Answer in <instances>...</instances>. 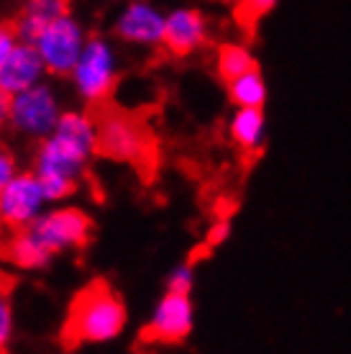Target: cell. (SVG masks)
<instances>
[{
  "mask_svg": "<svg viewBox=\"0 0 351 354\" xmlns=\"http://www.w3.org/2000/svg\"><path fill=\"white\" fill-rule=\"evenodd\" d=\"M277 3L280 0H236V16L244 26H252L267 13H272L277 8Z\"/></svg>",
  "mask_w": 351,
  "mask_h": 354,
  "instance_id": "18",
  "label": "cell"
},
{
  "mask_svg": "<svg viewBox=\"0 0 351 354\" xmlns=\"http://www.w3.org/2000/svg\"><path fill=\"white\" fill-rule=\"evenodd\" d=\"M85 44H88L85 31L67 13L59 16L57 21H52L34 39V46L39 49L41 59H44L46 72H52V75H72Z\"/></svg>",
  "mask_w": 351,
  "mask_h": 354,
  "instance_id": "5",
  "label": "cell"
},
{
  "mask_svg": "<svg viewBox=\"0 0 351 354\" xmlns=\"http://www.w3.org/2000/svg\"><path fill=\"white\" fill-rule=\"evenodd\" d=\"M8 115H10V95H6L0 90V121H6Z\"/></svg>",
  "mask_w": 351,
  "mask_h": 354,
  "instance_id": "24",
  "label": "cell"
},
{
  "mask_svg": "<svg viewBox=\"0 0 351 354\" xmlns=\"http://www.w3.org/2000/svg\"><path fill=\"white\" fill-rule=\"evenodd\" d=\"M21 41V34H18L16 26H3L0 24V64L8 59V54L13 52Z\"/></svg>",
  "mask_w": 351,
  "mask_h": 354,
  "instance_id": "22",
  "label": "cell"
},
{
  "mask_svg": "<svg viewBox=\"0 0 351 354\" xmlns=\"http://www.w3.org/2000/svg\"><path fill=\"white\" fill-rule=\"evenodd\" d=\"M28 229L36 234V239L41 241L52 254L77 249L90 239V216L79 208H57V211L41 213Z\"/></svg>",
  "mask_w": 351,
  "mask_h": 354,
  "instance_id": "8",
  "label": "cell"
},
{
  "mask_svg": "<svg viewBox=\"0 0 351 354\" xmlns=\"http://www.w3.org/2000/svg\"><path fill=\"white\" fill-rule=\"evenodd\" d=\"M46 72V64L41 59L34 41H18V46L8 54V59L0 64V90L6 95H18L21 90H28L39 85Z\"/></svg>",
  "mask_w": 351,
  "mask_h": 354,
  "instance_id": "10",
  "label": "cell"
},
{
  "mask_svg": "<svg viewBox=\"0 0 351 354\" xmlns=\"http://www.w3.org/2000/svg\"><path fill=\"white\" fill-rule=\"evenodd\" d=\"M115 52L106 39H90L77 64L72 70V82L88 103H103L115 88Z\"/></svg>",
  "mask_w": 351,
  "mask_h": 354,
  "instance_id": "4",
  "label": "cell"
},
{
  "mask_svg": "<svg viewBox=\"0 0 351 354\" xmlns=\"http://www.w3.org/2000/svg\"><path fill=\"white\" fill-rule=\"evenodd\" d=\"M97 151V121L88 113H61L54 131L44 136L36 175L44 185L49 203L70 198L77 177L82 175L90 157Z\"/></svg>",
  "mask_w": 351,
  "mask_h": 354,
  "instance_id": "1",
  "label": "cell"
},
{
  "mask_svg": "<svg viewBox=\"0 0 351 354\" xmlns=\"http://www.w3.org/2000/svg\"><path fill=\"white\" fill-rule=\"evenodd\" d=\"M193 283H195V272L190 265H180L175 267L167 277V290H175V292H190L193 290Z\"/></svg>",
  "mask_w": 351,
  "mask_h": 354,
  "instance_id": "19",
  "label": "cell"
},
{
  "mask_svg": "<svg viewBox=\"0 0 351 354\" xmlns=\"http://www.w3.org/2000/svg\"><path fill=\"white\" fill-rule=\"evenodd\" d=\"M16 175V162L6 149H0V190L8 185L10 180Z\"/></svg>",
  "mask_w": 351,
  "mask_h": 354,
  "instance_id": "23",
  "label": "cell"
},
{
  "mask_svg": "<svg viewBox=\"0 0 351 354\" xmlns=\"http://www.w3.org/2000/svg\"><path fill=\"white\" fill-rule=\"evenodd\" d=\"M6 257L21 270H39L49 262L52 252L36 239V234L26 226V229H16V236L6 244Z\"/></svg>",
  "mask_w": 351,
  "mask_h": 354,
  "instance_id": "15",
  "label": "cell"
},
{
  "mask_svg": "<svg viewBox=\"0 0 351 354\" xmlns=\"http://www.w3.org/2000/svg\"><path fill=\"white\" fill-rule=\"evenodd\" d=\"M49 198L36 172H16L8 185L0 190V218L10 229H26L44 213Z\"/></svg>",
  "mask_w": 351,
  "mask_h": 354,
  "instance_id": "7",
  "label": "cell"
},
{
  "mask_svg": "<svg viewBox=\"0 0 351 354\" xmlns=\"http://www.w3.org/2000/svg\"><path fill=\"white\" fill-rule=\"evenodd\" d=\"M164 24H167V16H162L159 8H154L146 0H133L118 16L115 31L123 41L154 46L164 41Z\"/></svg>",
  "mask_w": 351,
  "mask_h": 354,
  "instance_id": "11",
  "label": "cell"
},
{
  "mask_svg": "<svg viewBox=\"0 0 351 354\" xmlns=\"http://www.w3.org/2000/svg\"><path fill=\"white\" fill-rule=\"evenodd\" d=\"M126 326V306L118 292L103 280L85 285L72 298L67 321L61 326V344H103L111 342Z\"/></svg>",
  "mask_w": 351,
  "mask_h": 354,
  "instance_id": "2",
  "label": "cell"
},
{
  "mask_svg": "<svg viewBox=\"0 0 351 354\" xmlns=\"http://www.w3.org/2000/svg\"><path fill=\"white\" fill-rule=\"evenodd\" d=\"M193 321L195 310L190 292L167 290V295L157 303V308L151 313L149 326L144 328V339L162 342V344H180L190 337Z\"/></svg>",
  "mask_w": 351,
  "mask_h": 354,
  "instance_id": "9",
  "label": "cell"
},
{
  "mask_svg": "<svg viewBox=\"0 0 351 354\" xmlns=\"http://www.w3.org/2000/svg\"><path fill=\"white\" fill-rule=\"evenodd\" d=\"M254 67L256 59L246 44H223L218 49V54H216V70H218L223 82L236 80L238 75L254 70Z\"/></svg>",
  "mask_w": 351,
  "mask_h": 354,
  "instance_id": "17",
  "label": "cell"
},
{
  "mask_svg": "<svg viewBox=\"0 0 351 354\" xmlns=\"http://www.w3.org/2000/svg\"><path fill=\"white\" fill-rule=\"evenodd\" d=\"M10 334H13V308L6 295H0V352L8 346Z\"/></svg>",
  "mask_w": 351,
  "mask_h": 354,
  "instance_id": "20",
  "label": "cell"
},
{
  "mask_svg": "<svg viewBox=\"0 0 351 354\" xmlns=\"http://www.w3.org/2000/svg\"><path fill=\"white\" fill-rule=\"evenodd\" d=\"M231 142L246 154H256L264 147L267 136V115L264 108H236L229 126Z\"/></svg>",
  "mask_w": 351,
  "mask_h": 354,
  "instance_id": "13",
  "label": "cell"
},
{
  "mask_svg": "<svg viewBox=\"0 0 351 354\" xmlns=\"http://www.w3.org/2000/svg\"><path fill=\"white\" fill-rule=\"evenodd\" d=\"M205 39H208V26H205V18L200 10L177 8L167 16L162 44L172 54H177V57L193 54L195 49H200L205 44Z\"/></svg>",
  "mask_w": 351,
  "mask_h": 354,
  "instance_id": "12",
  "label": "cell"
},
{
  "mask_svg": "<svg viewBox=\"0 0 351 354\" xmlns=\"http://www.w3.org/2000/svg\"><path fill=\"white\" fill-rule=\"evenodd\" d=\"M231 236V221L229 218H218V221H213L205 231V247H220V244H226V239Z\"/></svg>",
  "mask_w": 351,
  "mask_h": 354,
  "instance_id": "21",
  "label": "cell"
},
{
  "mask_svg": "<svg viewBox=\"0 0 351 354\" xmlns=\"http://www.w3.org/2000/svg\"><path fill=\"white\" fill-rule=\"evenodd\" d=\"M97 151L113 162L133 165L149 172L157 162V144L149 124L121 108H103L97 113Z\"/></svg>",
  "mask_w": 351,
  "mask_h": 354,
  "instance_id": "3",
  "label": "cell"
},
{
  "mask_svg": "<svg viewBox=\"0 0 351 354\" xmlns=\"http://www.w3.org/2000/svg\"><path fill=\"white\" fill-rule=\"evenodd\" d=\"M229 97L236 108H264L267 103V80L259 67L238 75L236 80L226 82Z\"/></svg>",
  "mask_w": 351,
  "mask_h": 354,
  "instance_id": "16",
  "label": "cell"
},
{
  "mask_svg": "<svg viewBox=\"0 0 351 354\" xmlns=\"http://www.w3.org/2000/svg\"><path fill=\"white\" fill-rule=\"evenodd\" d=\"M67 13V0H28L18 18V34L23 41H34L52 21Z\"/></svg>",
  "mask_w": 351,
  "mask_h": 354,
  "instance_id": "14",
  "label": "cell"
},
{
  "mask_svg": "<svg viewBox=\"0 0 351 354\" xmlns=\"http://www.w3.org/2000/svg\"><path fill=\"white\" fill-rule=\"evenodd\" d=\"M3 226H6V223H3V218H0V229H3Z\"/></svg>",
  "mask_w": 351,
  "mask_h": 354,
  "instance_id": "25",
  "label": "cell"
},
{
  "mask_svg": "<svg viewBox=\"0 0 351 354\" xmlns=\"http://www.w3.org/2000/svg\"><path fill=\"white\" fill-rule=\"evenodd\" d=\"M59 115V100L54 95V90L49 85H44V82H39V85L28 90H21L18 95L10 97L8 121L21 133L44 139V136H49L54 131Z\"/></svg>",
  "mask_w": 351,
  "mask_h": 354,
  "instance_id": "6",
  "label": "cell"
}]
</instances>
